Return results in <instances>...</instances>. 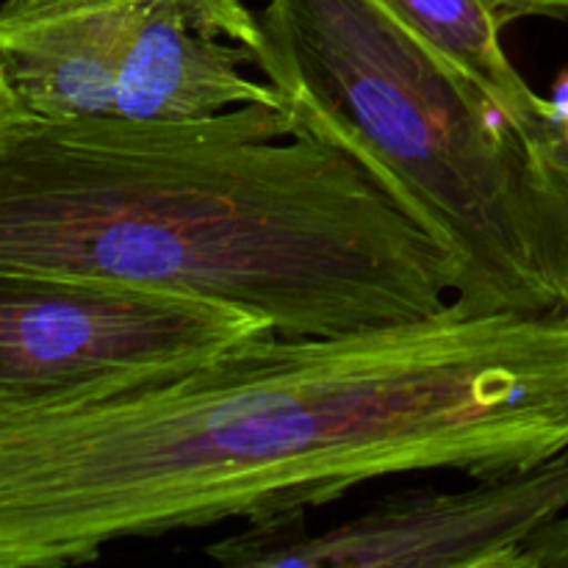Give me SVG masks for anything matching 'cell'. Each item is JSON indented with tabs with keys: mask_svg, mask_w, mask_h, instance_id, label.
Listing matches in <instances>:
<instances>
[{
	"mask_svg": "<svg viewBox=\"0 0 568 568\" xmlns=\"http://www.w3.org/2000/svg\"><path fill=\"white\" fill-rule=\"evenodd\" d=\"M568 455V314L261 333L153 375L0 399V568L281 519L372 480Z\"/></svg>",
	"mask_w": 568,
	"mask_h": 568,
	"instance_id": "6da1fadb",
	"label": "cell"
},
{
	"mask_svg": "<svg viewBox=\"0 0 568 568\" xmlns=\"http://www.w3.org/2000/svg\"><path fill=\"white\" fill-rule=\"evenodd\" d=\"M0 272L186 294L281 336L453 303L447 250L281 105L197 120H28L0 142Z\"/></svg>",
	"mask_w": 568,
	"mask_h": 568,
	"instance_id": "7a4b0ae2",
	"label": "cell"
},
{
	"mask_svg": "<svg viewBox=\"0 0 568 568\" xmlns=\"http://www.w3.org/2000/svg\"><path fill=\"white\" fill-rule=\"evenodd\" d=\"M255 70L455 264L469 314H568V181L383 0H266Z\"/></svg>",
	"mask_w": 568,
	"mask_h": 568,
	"instance_id": "3957f363",
	"label": "cell"
},
{
	"mask_svg": "<svg viewBox=\"0 0 568 568\" xmlns=\"http://www.w3.org/2000/svg\"><path fill=\"white\" fill-rule=\"evenodd\" d=\"M242 0H3L0 67L37 120H197L281 105Z\"/></svg>",
	"mask_w": 568,
	"mask_h": 568,
	"instance_id": "277c9868",
	"label": "cell"
},
{
	"mask_svg": "<svg viewBox=\"0 0 568 568\" xmlns=\"http://www.w3.org/2000/svg\"><path fill=\"white\" fill-rule=\"evenodd\" d=\"M272 333L186 294L83 275L0 272V399H37L153 375Z\"/></svg>",
	"mask_w": 568,
	"mask_h": 568,
	"instance_id": "5b68a950",
	"label": "cell"
},
{
	"mask_svg": "<svg viewBox=\"0 0 568 568\" xmlns=\"http://www.w3.org/2000/svg\"><path fill=\"white\" fill-rule=\"evenodd\" d=\"M568 510V455L483 477L464 491H408L342 525L305 514L247 525L205 552L236 568H521L527 541Z\"/></svg>",
	"mask_w": 568,
	"mask_h": 568,
	"instance_id": "8992f818",
	"label": "cell"
},
{
	"mask_svg": "<svg viewBox=\"0 0 568 568\" xmlns=\"http://www.w3.org/2000/svg\"><path fill=\"white\" fill-rule=\"evenodd\" d=\"M386 9L475 81L510 120L536 136L549 133V100L525 81L503 48L505 17L486 0H383Z\"/></svg>",
	"mask_w": 568,
	"mask_h": 568,
	"instance_id": "52a82bcc",
	"label": "cell"
},
{
	"mask_svg": "<svg viewBox=\"0 0 568 568\" xmlns=\"http://www.w3.org/2000/svg\"><path fill=\"white\" fill-rule=\"evenodd\" d=\"M521 568H568V510L527 541Z\"/></svg>",
	"mask_w": 568,
	"mask_h": 568,
	"instance_id": "ba28073f",
	"label": "cell"
},
{
	"mask_svg": "<svg viewBox=\"0 0 568 568\" xmlns=\"http://www.w3.org/2000/svg\"><path fill=\"white\" fill-rule=\"evenodd\" d=\"M505 20L519 17H547V20H568V0H486Z\"/></svg>",
	"mask_w": 568,
	"mask_h": 568,
	"instance_id": "9c48e42d",
	"label": "cell"
},
{
	"mask_svg": "<svg viewBox=\"0 0 568 568\" xmlns=\"http://www.w3.org/2000/svg\"><path fill=\"white\" fill-rule=\"evenodd\" d=\"M28 120H33L31 111H28L26 105H22V100L17 98L9 78H6L3 67H0V142H3L6 136H11L17 128L26 125Z\"/></svg>",
	"mask_w": 568,
	"mask_h": 568,
	"instance_id": "30bf717a",
	"label": "cell"
},
{
	"mask_svg": "<svg viewBox=\"0 0 568 568\" xmlns=\"http://www.w3.org/2000/svg\"><path fill=\"white\" fill-rule=\"evenodd\" d=\"M549 100V122H552L555 133L564 136L568 142V72L558 78L552 89V98Z\"/></svg>",
	"mask_w": 568,
	"mask_h": 568,
	"instance_id": "8fae6325",
	"label": "cell"
},
{
	"mask_svg": "<svg viewBox=\"0 0 568 568\" xmlns=\"http://www.w3.org/2000/svg\"><path fill=\"white\" fill-rule=\"evenodd\" d=\"M547 155L552 159V164L558 166L560 175L568 181V142L564 136H558L552 128V122H549V136H547Z\"/></svg>",
	"mask_w": 568,
	"mask_h": 568,
	"instance_id": "7c38bea8",
	"label": "cell"
}]
</instances>
